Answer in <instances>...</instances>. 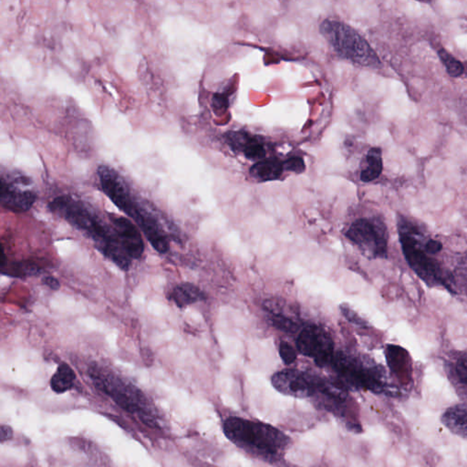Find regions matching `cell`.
<instances>
[{
	"label": "cell",
	"instance_id": "cell-1",
	"mask_svg": "<svg viewBox=\"0 0 467 467\" xmlns=\"http://www.w3.org/2000/svg\"><path fill=\"white\" fill-rule=\"evenodd\" d=\"M222 430L233 446L266 462L283 459L291 444L287 433L260 420L229 416L223 422Z\"/></svg>",
	"mask_w": 467,
	"mask_h": 467
},
{
	"label": "cell",
	"instance_id": "cell-2",
	"mask_svg": "<svg viewBox=\"0 0 467 467\" xmlns=\"http://www.w3.org/2000/svg\"><path fill=\"white\" fill-rule=\"evenodd\" d=\"M49 207L71 226L86 233L101 254L122 270H129L131 258L121 246L114 229L107 227L85 203L73 197L62 196L55 199Z\"/></svg>",
	"mask_w": 467,
	"mask_h": 467
},
{
	"label": "cell",
	"instance_id": "cell-3",
	"mask_svg": "<svg viewBox=\"0 0 467 467\" xmlns=\"http://www.w3.org/2000/svg\"><path fill=\"white\" fill-rule=\"evenodd\" d=\"M98 177L104 194L138 225L153 249L161 254L168 252L169 240L160 222L136 199L119 173L112 167L101 166L98 169Z\"/></svg>",
	"mask_w": 467,
	"mask_h": 467
},
{
	"label": "cell",
	"instance_id": "cell-4",
	"mask_svg": "<svg viewBox=\"0 0 467 467\" xmlns=\"http://www.w3.org/2000/svg\"><path fill=\"white\" fill-rule=\"evenodd\" d=\"M397 226L403 254L414 273L428 287H441L455 292L451 273L422 246L424 231L418 225L405 216H399Z\"/></svg>",
	"mask_w": 467,
	"mask_h": 467
},
{
	"label": "cell",
	"instance_id": "cell-5",
	"mask_svg": "<svg viewBox=\"0 0 467 467\" xmlns=\"http://www.w3.org/2000/svg\"><path fill=\"white\" fill-rule=\"evenodd\" d=\"M88 373L94 386L111 397L123 410L134 414L148 427H155L157 425L153 406L144 392L133 383L97 364L90 366Z\"/></svg>",
	"mask_w": 467,
	"mask_h": 467
},
{
	"label": "cell",
	"instance_id": "cell-6",
	"mask_svg": "<svg viewBox=\"0 0 467 467\" xmlns=\"http://www.w3.org/2000/svg\"><path fill=\"white\" fill-rule=\"evenodd\" d=\"M329 366L336 373L335 378L349 390H364L383 394L389 389L386 373L380 365L338 353H334Z\"/></svg>",
	"mask_w": 467,
	"mask_h": 467
},
{
	"label": "cell",
	"instance_id": "cell-7",
	"mask_svg": "<svg viewBox=\"0 0 467 467\" xmlns=\"http://www.w3.org/2000/svg\"><path fill=\"white\" fill-rule=\"evenodd\" d=\"M320 31L343 58L365 67H378L380 60L365 38L343 22L323 21Z\"/></svg>",
	"mask_w": 467,
	"mask_h": 467
},
{
	"label": "cell",
	"instance_id": "cell-8",
	"mask_svg": "<svg viewBox=\"0 0 467 467\" xmlns=\"http://www.w3.org/2000/svg\"><path fill=\"white\" fill-rule=\"evenodd\" d=\"M365 257L386 258L388 253V231L379 219L362 218L354 222L346 233Z\"/></svg>",
	"mask_w": 467,
	"mask_h": 467
},
{
	"label": "cell",
	"instance_id": "cell-9",
	"mask_svg": "<svg viewBox=\"0 0 467 467\" xmlns=\"http://www.w3.org/2000/svg\"><path fill=\"white\" fill-rule=\"evenodd\" d=\"M32 180L18 171H7L1 175L0 202L2 207L14 213L29 211L37 200Z\"/></svg>",
	"mask_w": 467,
	"mask_h": 467
},
{
	"label": "cell",
	"instance_id": "cell-10",
	"mask_svg": "<svg viewBox=\"0 0 467 467\" xmlns=\"http://www.w3.org/2000/svg\"><path fill=\"white\" fill-rule=\"evenodd\" d=\"M318 376L296 369H285L271 377L273 388L285 396L313 399L318 392Z\"/></svg>",
	"mask_w": 467,
	"mask_h": 467
},
{
	"label": "cell",
	"instance_id": "cell-11",
	"mask_svg": "<svg viewBox=\"0 0 467 467\" xmlns=\"http://www.w3.org/2000/svg\"><path fill=\"white\" fill-rule=\"evenodd\" d=\"M296 348L299 353L314 359L320 367L329 366L334 355L333 340L320 327L305 328L296 340Z\"/></svg>",
	"mask_w": 467,
	"mask_h": 467
},
{
	"label": "cell",
	"instance_id": "cell-12",
	"mask_svg": "<svg viewBox=\"0 0 467 467\" xmlns=\"http://www.w3.org/2000/svg\"><path fill=\"white\" fill-rule=\"evenodd\" d=\"M109 218L123 250L131 260H140L144 255V243L136 225L123 216L110 215Z\"/></svg>",
	"mask_w": 467,
	"mask_h": 467
},
{
	"label": "cell",
	"instance_id": "cell-13",
	"mask_svg": "<svg viewBox=\"0 0 467 467\" xmlns=\"http://www.w3.org/2000/svg\"><path fill=\"white\" fill-rule=\"evenodd\" d=\"M442 422L455 435L467 438V405H454L447 409L442 416Z\"/></svg>",
	"mask_w": 467,
	"mask_h": 467
},
{
	"label": "cell",
	"instance_id": "cell-14",
	"mask_svg": "<svg viewBox=\"0 0 467 467\" xmlns=\"http://www.w3.org/2000/svg\"><path fill=\"white\" fill-rule=\"evenodd\" d=\"M205 299V293L199 287L188 282L177 285L168 296L169 301L174 302L180 309L204 301Z\"/></svg>",
	"mask_w": 467,
	"mask_h": 467
},
{
	"label": "cell",
	"instance_id": "cell-15",
	"mask_svg": "<svg viewBox=\"0 0 467 467\" xmlns=\"http://www.w3.org/2000/svg\"><path fill=\"white\" fill-rule=\"evenodd\" d=\"M361 179L364 182H372L377 179L383 172V155L378 147H373L367 153L362 163Z\"/></svg>",
	"mask_w": 467,
	"mask_h": 467
},
{
	"label": "cell",
	"instance_id": "cell-16",
	"mask_svg": "<svg viewBox=\"0 0 467 467\" xmlns=\"http://www.w3.org/2000/svg\"><path fill=\"white\" fill-rule=\"evenodd\" d=\"M2 274L13 277H26L35 276L41 271V266L33 260H21L8 262L2 260Z\"/></svg>",
	"mask_w": 467,
	"mask_h": 467
},
{
	"label": "cell",
	"instance_id": "cell-17",
	"mask_svg": "<svg viewBox=\"0 0 467 467\" xmlns=\"http://www.w3.org/2000/svg\"><path fill=\"white\" fill-rule=\"evenodd\" d=\"M76 375L70 365L62 362L51 379V388L56 394H64L73 389Z\"/></svg>",
	"mask_w": 467,
	"mask_h": 467
},
{
	"label": "cell",
	"instance_id": "cell-18",
	"mask_svg": "<svg viewBox=\"0 0 467 467\" xmlns=\"http://www.w3.org/2000/svg\"><path fill=\"white\" fill-rule=\"evenodd\" d=\"M282 172L283 164L274 159L257 162L251 169V174L261 181L276 180Z\"/></svg>",
	"mask_w": 467,
	"mask_h": 467
},
{
	"label": "cell",
	"instance_id": "cell-19",
	"mask_svg": "<svg viewBox=\"0 0 467 467\" xmlns=\"http://www.w3.org/2000/svg\"><path fill=\"white\" fill-rule=\"evenodd\" d=\"M438 56L440 58L442 63L446 67L447 73L453 78H458L464 73L465 71V67H464L463 63L455 59L452 54H450L446 49H440L438 51Z\"/></svg>",
	"mask_w": 467,
	"mask_h": 467
},
{
	"label": "cell",
	"instance_id": "cell-20",
	"mask_svg": "<svg viewBox=\"0 0 467 467\" xmlns=\"http://www.w3.org/2000/svg\"><path fill=\"white\" fill-rule=\"evenodd\" d=\"M451 372L461 386L467 387V353H459L454 357Z\"/></svg>",
	"mask_w": 467,
	"mask_h": 467
},
{
	"label": "cell",
	"instance_id": "cell-21",
	"mask_svg": "<svg viewBox=\"0 0 467 467\" xmlns=\"http://www.w3.org/2000/svg\"><path fill=\"white\" fill-rule=\"evenodd\" d=\"M269 320L274 327L280 331L293 333L299 329V323L296 318L286 317L282 315H269Z\"/></svg>",
	"mask_w": 467,
	"mask_h": 467
},
{
	"label": "cell",
	"instance_id": "cell-22",
	"mask_svg": "<svg viewBox=\"0 0 467 467\" xmlns=\"http://www.w3.org/2000/svg\"><path fill=\"white\" fill-rule=\"evenodd\" d=\"M244 147V155L249 159H260L265 156V149L260 142L254 139L244 140V144H241Z\"/></svg>",
	"mask_w": 467,
	"mask_h": 467
},
{
	"label": "cell",
	"instance_id": "cell-23",
	"mask_svg": "<svg viewBox=\"0 0 467 467\" xmlns=\"http://www.w3.org/2000/svg\"><path fill=\"white\" fill-rule=\"evenodd\" d=\"M340 312H342V315L344 316L346 320L350 321L351 323L354 324V325L365 327L367 326V323L359 317L358 313L354 312L353 309L347 304H342L340 306Z\"/></svg>",
	"mask_w": 467,
	"mask_h": 467
},
{
	"label": "cell",
	"instance_id": "cell-24",
	"mask_svg": "<svg viewBox=\"0 0 467 467\" xmlns=\"http://www.w3.org/2000/svg\"><path fill=\"white\" fill-rule=\"evenodd\" d=\"M279 355L285 364L290 365L296 359V351L290 343L283 342L279 346Z\"/></svg>",
	"mask_w": 467,
	"mask_h": 467
},
{
	"label": "cell",
	"instance_id": "cell-25",
	"mask_svg": "<svg viewBox=\"0 0 467 467\" xmlns=\"http://www.w3.org/2000/svg\"><path fill=\"white\" fill-rule=\"evenodd\" d=\"M283 166H285L286 169L290 170V171L301 173L303 171L305 168L304 162L301 158L293 157L288 159L286 161Z\"/></svg>",
	"mask_w": 467,
	"mask_h": 467
},
{
	"label": "cell",
	"instance_id": "cell-26",
	"mask_svg": "<svg viewBox=\"0 0 467 467\" xmlns=\"http://www.w3.org/2000/svg\"><path fill=\"white\" fill-rule=\"evenodd\" d=\"M214 109L216 111H225L229 107V100L225 94H216L213 98Z\"/></svg>",
	"mask_w": 467,
	"mask_h": 467
},
{
	"label": "cell",
	"instance_id": "cell-27",
	"mask_svg": "<svg viewBox=\"0 0 467 467\" xmlns=\"http://www.w3.org/2000/svg\"><path fill=\"white\" fill-rule=\"evenodd\" d=\"M13 438L12 428L8 425H2L1 431H0V438H1V443L5 441L10 440Z\"/></svg>",
	"mask_w": 467,
	"mask_h": 467
},
{
	"label": "cell",
	"instance_id": "cell-28",
	"mask_svg": "<svg viewBox=\"0 0 467 467\" xmlns=\"http://www.w3.org/2000/svg\"><path fill=\"white\" fill-rule=\"evenodd\" d=\"M43 283L47 286V287L51 288V290H60V283L59 280L55 279L54 277H46L45 279H43Z\"/></svg>",
	"mask_w": 467,
	"mask_h": 467
}]
</instances>
